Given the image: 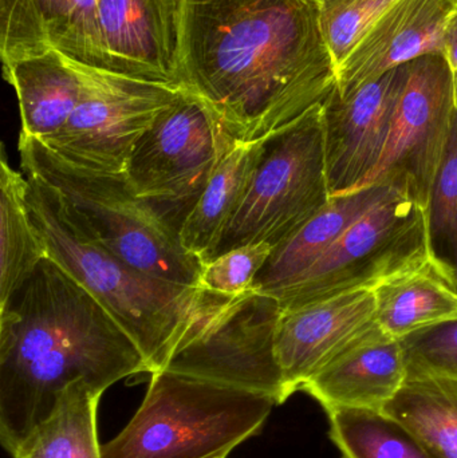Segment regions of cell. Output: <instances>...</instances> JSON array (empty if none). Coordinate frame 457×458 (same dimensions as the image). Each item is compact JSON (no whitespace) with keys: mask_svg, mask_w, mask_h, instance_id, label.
<instances>
[{"mask_svg":"<svg viewBox=\"0 0 457 458\" xmlns=\"http://www.w3.org/2000/svg\"><path fill=\"white\" fill-rule=\"evenodd\" d=\"M149 368L109 311L47 256L0 307V441L15 456L53 413L62 393L85 382L104 394Z\"/></svg>","mask_w":457,"mask_h":458,"instance_id":"7a4b0ae2","label":"cell"},{"mask_svg":"<svg viewBox=\"0 0 457 458\" xmlns=\"http://www.w3.org/2000/svg\"><path fill=\"white\" fill-rule=\"evenodd\" d=\"M182 88L239 142L290 125L337 88V67L310 0H184Z\"/></svg>","mask_w":457,"mask_h":458,"instance_id":"6da1fadb","label":"cell"},{"mask_svg":"<svg viewBox=\"0 0 457 458\" xmlns=\"http://www.w3.org/2000/svg\"><path fill=\"white\" fill-rule=\"evenodd\" d=\"M324 104L259 140L251 182L214 255L268 242L274 248L297 233L327 203Z\"/></svg>","mask_w":457,"mask_h":458,"instance_id":"8992f818","label":"cell"},{"mask_svg":"<svg viewBox=\"0 0 457 458\" xmlns=\"http://www.w3.org/2000/svg\"><path fill=\"white\" fill-rule=\"evenodd\" d=\"M431 256L427 208L407 190L376 204L294 282L274 293L295 310L377 285Z\"/></svg>","mask_w":457,"mask_h":458,"instance_id":"ba28073f","label":"cell"},{"mask_svg":"<svg viewBox=\"0 0 457 458\" xmlns=\"http://www.w3.org/2000/svg\"><path fill=\"white\" fill-rule=\"evenodd\" d=\"M377 325L372 290L354 291L295 310H282L275 355L289 400L330 360Z\"/></svg>","mask_w":457,"mask_h":458,"instance_id":"5bb4252c","label":"cell"},{"mask_svg":"<svg viewBox=\"0 0 457 458\" xmlns=\"http://www.w3.org/2000/svg\"><path fill=\"white\" fill-rule=\"evenodd\" d=\"M456 114L455 72L443 54L408 64L388 144L362 188L394 179L428 207Z\"/></svg>","mask_w":457,"mask_h":458,"instance_id":"8fae6325","label":"cell"},{"mask_svg":"<svg viewBox=\"0 0 457 458\" xmlns=\"http://www.w3.org/2000/svg\"><path fill=\"white\" fill-rule=\"evenodd\" d=\"M455 93H456V110H457V72H455Z\"/></svg>","mask_w":457,"mask_h":458,"instance_id":"4dcf8cb0","label":"cell"},{"mask_svg":"<svg viewBox=\"0 0 457 458\" xmlns=\"http://www.w3.org/2000/svg\"><path fill=\"white\" fill-rule=\"evenodd\" d=\"M268 242L233 248L204 264L201 287L223 295L246 293L273 253Z\"/></svg>","mask_w":457,"mask_h":458,"instance_id":"f1b7e54d","label":"cell"},{"mask_svg":"<svg viewBox=\"0 0 457 458\" xmlns=\"http://www.w3.org/2000/svg\"><path fill=\"white\" fill-rule=\"evenodd\" d=\"M407 378L402 341L377 323L311 377L300 392L308 393L326 413L338 409L383 411Z\"/></svg>","mask_w":457,"mask_h":458,"instance_id":"e0dca14e","label":"cell"},{"mask_svg":"<svg viewBox=\"0 0 457 458\" xmlns=\"http://www.w3.org/2000/svg\"><path fill=\"white\" fill-rule=\"evenodd\" d=\"M182 8L184 0H98L107 72L182 89Z\"/></svg>","mask_w":457,"mask_h":458,"instance_id":"4fadbf2b","label":"cell"},{"mask_svg":"<svg viewBox=\"0 0 457 458\" xmlns=\"http://www.w3.org/2000/svg\"><path fill=\"white\" fill-rule=\"evenodd\" d=\"M383 413L404 425L436 458H457V381L408 374Z\"/></svg>","mask_w":457,"mask_h":458,"instance_id":"603a6c76","label":"cell"},{"mask_svg":"<svg viewBox=\"0 0 457 458\" xmlns=\"http://www.w3.org/2000/svg\"><path fill=\"white\" fill-rule=\"evenodd\" d=\"M443 55L447 59L453 72H457V10L451 18L447 30H445Z\"/></svg>","mask_w":457,"mask_h":458,"instance_id":"f546056e","label":"cell"},{"mask_svg":"<svg viewBox=\"0 0 457 458\" xmlns=\"http://www.w3.org/2000/svg\"><path fill=\"white\" fill-rule=\"evenodd\" d=\"M457 0H397L337 69L345 97L385 72L428 54H443Z\"/></svg>","mask_w":457,"mask_h":458,"instance_id":"2e32d148","label":"cell"},{"mask_svg":"<svg viewBox=\"0 0 457 458\" xmlns=\"http://www.w3.org/2000/svg\"><path fill=\"white\" fill-rule=\"evenodd\" d=\"M397 0H321L319 27L335 67H340L376 21Z\"/></svg>","mask_w":457,"mask_h":458,"instance_id":"4316f807","label":"cell"},{"mask_svg":"<svg viewBox=\"0 0 457 458\" xmlns=\"http://www.w3.org/2000/svg\"><path fill=\"white\" fill-rule=\"evenodd\" d=\"M259 141L239 142L209 180L200 200L180 231V242L203 264L214 255L225 228L241 206L251 182Z\"/></svg>","mask_w":457,"mask_h":458,"instance_id":"44dd1931","label":"cell"},{"mask_svg":"<svg viewBox=\"0 0 457 458\" xmlns=\"http://www.w3.org/2000/svg\"><path fill=\"white\" fill-rule=\"evenodd\" d=\"M281 315L276 299L252 288L238 295L206 290L201 317L163 370L267 395L282 405L287 400L275 355Z\"/></svg>","mask_w":457,"mask_h":458,"instance_id":"9c48e42d","label":"cell"},{"mask_svg":"<svg viewBox=\"0 0 457 458\" xmlns=\"http://www.w3.org/2000/svg\"><path fill=\"white\" fill-rule=\"evenodd\" d=\"M227 457H228V454H220V456L214 457V458H227Z\"/></svg>","mask_w":457,"mask_h":458,"instance_id":"1f68e13d","label":"cell"},{"mask_svg":"<svg viewBox=\"0 0 457 458\" xmlns=\"http://www.w3.org/2000/svg\"><path fill=\"white\" fill-rule=\"evenodd\" d=\"M429 252L457 280V110L427 207Z\"/></svg>","mask_w":457,"mask_h":458,"instance_id":"484cf974","label":"cell"},{"mask_svg":"<svg viewBox=\"0 0 457 458\" xmlns=\"http://www.w3.org/2000/svg\"><path fill=\"white\" fill-rule=\"evenodd\" d=\"M238 144L214 110L182 89L137 142L123 174L137 198L180 236L209 180Z\"/></svg>","mask_w":457,"mask_h":458,"instance_id":"52a82bcc","label":"cell"},{"mask_svg":"<svg viewBox=\"0 0 457 458\" xmlns=\"http://www.w3.org/2000/svg\"><path fill=\"white\" fill-rule=\"evenodd\" d=\"M80 67L83 93L77 109L58 133L39 141L75 165L123 174L137 142L182 89Z\"/></svg>","mask_w":457,"mask_h":458,"instance_id":"30bf717a","label":"cell"},{"mask_svg":"<svg viewBox=\"0 0 457 458\" xmlns=\"http://www.w3.org/2000/svg\"><path fill=\"white\" fill-rule=\"evenodd\" d=\"M329 436L343 458H436L383 411L338 409L326 413Z\"/></svg>","mask_w":457,"mask_h":458,"instance_id":"d4e9b609","label":"cell"},{"mask_svg":"<svg viewBox=\"0 0 457 458\" xmlns=\"http://www.w3.org/2000/svg\"><path fill=\"white\" fill-rule=\"evenodd\" d=\"M399 190L408 191V188L396 180L386 179L356 192L330 199L310 222L274 248L267 263L255 277L252 290L273 296L276 291L294 282L310 269L357 220Z\"/></svg>","mask_w":457,"mask_h":458,"instance_id":"ac0fdd59","label":"cell"},{"mask_svg":"<svg viewBox=\"0 0 457 458\" xmlns=\"http://www.w3.org/2000/svg\"><path fill=\"white\" fill-rule=\"evenodd\" d=\"M275 400L216 382L160 370L144 401L102 458H214L259 435Z\"/></svg>","mask_w":457,"mask_h":458,"instance_id":"277c9868","label":"cell"},{"mask_svg":"<svg viewBox=\"0 0 457 458\" xmlns=\"http://www.w3.org/2000/svg\"><path fill=\"white\" fill-rule=\"evenodd\" d=\"M376 319L394 338L457 320V280L432 256L373 290Z\"/></svg>","mask_w":457,"mask_h":458,"instance_id":"ffe728a7","label":"cell"},{"mask_svg":"<svg viewBox=\"0 0 457 458\" xmlns=\"http://www.w3.org/2000/svg\"><path fill=\"white\" fill-rule=\"evenodd\" d=\"M18 149L24 174H37L55 188L107 250L155 279L201 287L203 261L137 198L125 174L75 165L37 139L19 136Z\"/></svg>","mask_w":457,"mask_h":458,"instance_id":"5b68a950","label":"cell"},{"mask_svg":"<svg viewBox=\"0 0 457 458\" xmlns=\"http://www.w3.org/2000/svg\"><path fill=\"white\" fill-rule=\"evenodd\" d=\"M101 395L85 382L67 387L51 416L13 458H102L97 432Z\"/></svg>","mask_w":457,"mask_h":458,"instance_id":"cb8c5ba5","label":"cell"},{"mask_svg":"<svg viewBox=\"0 0 457 458\" xmlns=\"http://www.w3.org/2000/svg\"><path fill=\"white\" fill-rule=\"evenodd\" d=\"M402 344L408 374L457 381V320L410 334Z\"/></svg>","mask_w":457,"mask_h":458,"instance_id":"83f0119b","label":"cell"},{"mask_svg":"<svg viewBox=\"0 0 457 458\" xmlns=\"http://www.w3.org/2000/svg\"><path fill=\"white\" fill-rule=\"evenodd\" d=\"M27 206L47 256L63 267L136 342L149 376L163 370L203 311L206 290L155 279L97 240L61 193L34 174Z\"/></svg>","mask_w":457,"mask_h":458,"instance_id":"3957f363","label":"cell"},{"mask_svg":"<svg viewBox=\"0 0 457 458\" xmlns=\"http://www.w3.org/2000/svg\"><path fill=\"white\" fill-rule=\"evenodd\" d=\"M310 2H316V3H318V2H321V0H310Z\"/></svg>","mask_w":457,"mask_h":458,"instance_id":"d6a6232c","label":"cell"},{"mask_svg":"<svg viewBox=\"0 0 457 458\" xmlns=\"http://www.w3.org/2000/svg\"><path fill=\"white\" fill-rule=\"evenodd\" d=\"M29 180L7 163L4 148L0 160V307L47 258L45 242L27 206Z\"/></svg>","mask_w":457,"mask_h":458,"instance_id":"7402d4cb","label":"cell"},{"mask_svg":"<svg viewBox=\"0 0 457 458\" xmlns=\"http://www.w3.org/2000/svg\"><path fill=\"white\" fill-rule=\"evenodd\" d=\"M51 50L107 72L98 0H0L3 64Z\"/></svg>","mask_w":457,"mask_h":458,"instance_id":"9a60e30c","label":"cell"},{"mask_svg":"<svg viewBox=\"0 0 457 458\" xmlns=\"http://www.w3.org/2000/svg\"><path fill=\"white\" fill-rule=\"evenodd\" d=\"M407 77L408 64L348 96H340L335 88L325 101V156L332 198L356 192L377 168Z\"/></svg>","mask_w":457,"mask_h":458,"instance_id":"7c38bea8","label":"cell"},{"mask_svg":"<svg viewBox=\"0 0 457 458\" xmlns=\"http://www.w3.org/2000/svg\"><path fill=\"white\" fill-rule=\"evenodd\" d=\"M3 75L18 97L21 137L46 140L58 133L82 98L80 64L56 50L3 64Z\"/></svg>","mask_w":457,"mask_h":458,"instance_id":"d6986e66","label":"cell"}]
</instances>
